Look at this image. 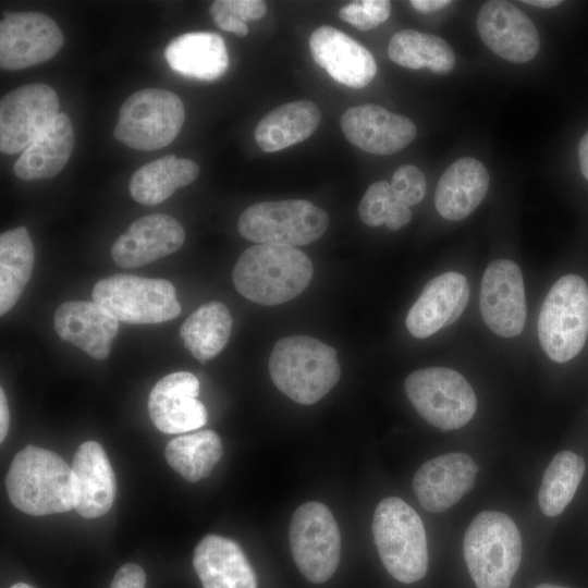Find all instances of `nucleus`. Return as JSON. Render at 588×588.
I'll list each match as a JSON object with an SVG mask.
<instances>
[{"label": "nucleus", "instance_id": "f257e3e1", "mask_svg": "<svg viewBox=\"0 0 588 588\" xmlns=\"http://www.w3.org/2000/svg\"><path fill=\"white\" fill-rule=\"evenodd\" d=\"M313 273V264L301 249L257 244L240 256L232 271V280L237 292L245 298L272 306L303 293Z\"/></svg>", "mask_w": 588, "mask_h": 588}, {"label": "nucleus", "instance_id": "f03ea898", "mask_svg": "<svg viewBox=\"0 0 588 588\" xmlns=\"http://www.w3.org/2000/svg\"><path fill=\"white\" fill-rule=\"evenodd\" d=\"M5 488L12 504L33 516L63 513L75 507L72 467L44 448L29 444L14 456Z\"/></svg>", "mask_w": 588, "mask_h": 588}, {"label": "nucleus", "instance_id": "7ed1b4c3", "mask_svg": "<svg viewBox=\"0 0 588 588\" xmlns=\"http://www.w3.org/2000/svg\"><path fill=\"white\" fill-rule=\"evenodd\" d=\"M268 367L274 385L303 405L321 400L341 375L336 351L306 335L280 339L270 354Z\"/></svg>", "mask_w": 588, "mask_h": 588}, {"label": "nucleus", "instance_id": "20e7f679", "mask_svg": "<svg viewBox=\"0 0 588 588\" xmlns=\"http://www.w3.org/2000/svg\"><path fill=\"white\" fill-rule=\"evenodd\" d=\"M463 554L477 588H510L522 560V537L514 520L483 511L464 536Z\"/></svg>", "mask_w": 588, "mask_h": 588}, {"label": "nucleus", "instance_id": "39448f33", "mask_svg": "<svg viewBox=\"0 0 588 588\" xmlns=\"http://www.w3.org/2000/svg\"><path fill=\"white\" fill-rule=\"evenodd\" d=\"M371 529L380 560L393 578L412 584L426 575V530L411 505L397 497L383 499L375 510Z\"/></svg>", "mask_w": 588, "mask_h": 588}, {"label": "nucleus", "instance_id": "423d86ee", "mask_svg": "<svg viewBox=\"0 0 588 588\" xmlns=\"http://www.w3.org/2000/svg\"><path fill=\"white\" fill-rule=\"evenodd\" d=\"M539 342L550 359L566 363L588 336V285L577 274L560 278L550 289L538 318Z\"/></svg>", "mask_w": 588, "mask_h": 588}, {"label": "nucleus", "instance_id": "0eeeda50", "mask_svg": "<svg viewBox=\"0 0 588 588\" xmlns=\"http://www.w3.org/2000/svg\"><path fill=\"white\" fill-rule=\"evenodd\" d=\"M329 223L324 210L304 199L257 203L240 216V234L258 244L304 246L320 238Z\"/></svg>", "mask_w": 588, "mask_h": 588}, {"label": "nucleus", "instance_id": "6e6552de", "mask_svg": "<svg viewBox=\"0 0 588 588\" xmlns=\"http://www.w3.org/2000/svg\"><path fill=\"white\" fill-rule=\"evenodd\" d=\"M184 119V105L177 95L159 88L142 89L121 106L114 137L133 149L157 150L175 139Z\"/></svg>", "mask_w": 588, "mask_h": 588}, {"label": "nucleus", "instance_id": "1a4fd4ad", "mask_svg": "<svg viewBox=\"0 0 588 588\" xmlns=\"http://www.w3.org/2000/svg\"><path fill=\"white\" fill-rule=\"evenodd\" d=\"M93 301L117 320L134 324L164 322L177 317L181 306L175 287L163 279L113 274L99 280Z\"/></svg>", "mask_w": 588, "mask_h": 588}, {"label": "nucleus", "instance_id": "9d476101", "mask_svg": "<svg viewBox=\"0 0 588 588\" xmlns=\"http://www.w3.org/2000/svg\"><path fill=\"white\" fill-rule=\"evenodd\" d=\"M405 392L418 414L443 431L462 428L477 409L471 385L450 368L430 367L413 371L405 380Z\"/></svg>", "mask_w": 588, "mask_h": 588}, {"label": "nucleus", "instance_id": "9b49d317", "mask_svg": "<svg viewBox=\"0 0 588 588\" xmlns=\"http://www.w3.org/2000/svg\"><path fill=\"white\" fill-rule=\"evenodd\" d=\"M290 546L299 572L314 584L327 581L341 554L340 530L331 511L320 502L298 506L290 524Z\"/></svg>", "mask_w": 588, "mask_h": 588}, {"label": "nucleus", "instance_id": "f8f14e48", "mask_svg": "<svg viewBox=\"0 0 588 588\" xmlns=\"http://www.w3.org/2000/svg\"><path fill=\"white\" fill-rule=\"evenodd\" d=\"M58 95L47 84L21 86L0 101V150L23 152L59 114Z\"/></svg>", "mask_w": 588, "mask_h": 588}, {"label": "nucleus", "instance_id": "ddd939ff", "mask_svg": "<svg viewBox=\"0 0 588 588\" xmlns=\"http://www.w3.org/2000/svg\"><path fill=\"white\" fill-rule=\"evenodd\" d=\"M64 44L57 23L39 12L10 13L0 23V66L16 71L52 59Z\"/></svg>", "mask_w": 588, "mask_h": 588}, {"label": "nucleus", "instance_id": "4468645a", "mask_svg": "<svg viewBox=\"0 0 588 588\" xmlns=\"http://www.w3.org/2000/svg\"><path fill=\"white\" fill-rule=\"evenodd\" d=\"M479 307L493 333L513 338L523 331L526 296L522 271L514 261L498 259L489 264L481 280Z\"/></svg>", "mask_w": 588, "mask_h": 588}, {"label": "nucleus", "instance_id": "2eb2a0df", "mask_svg": "<svg viewBox=\"0 0 588 588\" xmlns=\"http://www.w3.org/2000/svg\"><path fill=\"white\" fill-rule=\"evenodd\" d=\"M477 29L485 45L510 62H528L536 57L540 48V37L535 24L509 1L486 2L478 13Z\"/></svg>", "mask_w": 588, "mask_h": 588}, {"label": "nucleus", "instance_id": "dca6fc26", "mask_svg": "<svg viewBox=\"0 0 588 588\" xmlns=\"http://www.w3.org/2000/svg\"><path fill=\"white\" fill-rule=\"evenodd\" d=\"M199 381L191 372L177 371L161 378L151 389L148 412L163 433H184L207 422V411L197 400Z\"/></svg>", "mask_w": 588, "mask_h": 588}, {"label": "nucleus", "instance_id": "f3484780", "mask_svg": "<svg viewBox=\"0 0 588 588\" xmlns=\"http://www.w3.org/2000/svg\"><path fill=\"white\" fill-rule=\"evenodd\" d=\"M340 124L348 142L373 155L397 152L411 144L417 133L411 119L372 103L348 108Z\"/></svg>", "mask_w": 588, "mask_h": 588}, {"label": "nucleus", "instance_id": "a211bd4d", "mask_svg": "<svg viewBox=\"0 0 588 588\" xmlns=\"http://www.w3.org/2000/svg\"><path fill=\"white\" fill-rule=\"evenodd\" d=\"M478 466L466 453H448L425 462L413 479L421 506L432 513L456 504L474 486Z\"/></svg>", "mask_w": 588, "mask_h": 588}, {"label": "nucleus", "instance_id": "6ab92c4d", "mask_svg": "<svg viewBox=\"0 0 588 588\" xmlns=\"http://www.w3.org/2000/svg\"><path fill=\"white\" fill-rule=\"evenodd\" d=\"M185 231L166 213L142 217L130 224L111 247L113 261L123 268L148 265L181 248Z\"/></svg>", "mask_w": 588, "mask_h": 588}, {"label": "nucleus", "instance_id": "aec40b11", "mask_svg": "<svg viewBox=\"0 0 588 588\" xmlns=\"http://www.w3.org/2000/svg\"><path fill=\"white\" fill-rule=\"evenodd\" d=\"M309 47L315 62L340 84L351 88L367 86L377 73L372 54L343 32L323 25L313 32Z\"/></svg>", "mask_w": 588, "mask_h": 588}, {"label": "nucleus", "instance_id": "412c9836", "mask_svg": "<svg viewBox=\"0 0 588 588\" xmlns=\"http://www.w3.org/2000/svg\"><path fill=\"white\" fill-rule=\"evenodd\" d=\"M53 326L62 340L96 359L108 357L119 331V320L94 301L62 303L56 309Z\"/></svg>", "mask_w": 588, "mask_h": 588}, {"label": "nucleus", "instance_id": "4be33fe9", "mask_svg": "<svg viewBox=\"0 0 588 588\" xmlns=\"http://www.w3.org/2000/svg\"><path fill=\"white\" fill-rule=\"evenodd\" d=\"M72 470L75 485V510L85 518L105 515L112 506L117 480L103 448L86 441L76 450Z\"/></svg>", "mask_w": 588, "mask_h": 588}, {"label": "nucleus", "instance_id": "5701e85b", "mask_svg": "<svg viewBox=\"0 0 588 588\" xmlns=\"http://www.w3.org/2000/svg\"><path fill=\"white\" fill-rule=\"evenodd\" d=\"M193 566L203 588H257L253 567L241 547L219 535H207L196 546Z\"/></svg>", "mask_w": 588, "mask_h": 588}, {"label": "nucleus", "instance_id": "b1692460", "mask_svg": "<svg viewBox=\"0 0 588 588\" xmlns=\"http://www.w3.org/2000/svg\"><path fill=\"white\" fill-rule=\"evenodd\" d=\"M488 186L487 168L475 158H461L443 172L437 184L436 209L446 220H463L482 201Z\"/></svg>", "mask_w": 588, "mask_h": 588}, {"label": "nucleus", "instance_id": "393cba45", "mask_svg": "<svg viewBox=\"0 0 588 588\" xmlns=\"http://www.w3.org/2000/svg\"><path fill=\"white\" fill-rule=\"evenodd\" d=\"M467 286L465 275L458 272L450 271L431 279L406 316L408 332L415 338L425 339L450 326Z\"/></svg>", "mask_w": 588, "mask_h": 588}, {"label": "nucleus", "instance_id": "a878e982", "mask_svg": "<svg viewBox=\"0 0 588 588\" xmlns=\"http://www.w3.org/2000/svg\"><path fill=\"white\" fill-rule=\"evenodd\" d=\"M170 68L187 77L215 81L229 66V56L222 37L216 33L192 32L174 38L166 48Z\"/></svg>", "mask_w": 588, "mask_h": 588}, {"label": "nucleus", "instance_id": "bb28decb", "mask_svg": "<svg viewBox=\"0 0 588 588\" xmlns=\"http://www.w3.org/2000/svg\"><path fill=\"white\" fill-rule=\"evenodd\" d=\"M74 147V131L65 113L53 122L22 152L13 166L22 180H38L57 175L69 161Z\"/></svg>", "mask_w": 588, "mask_h": 588}, {"label": "nucleus", "instance_id": "cd10ccee", "mask_svg": "<svg viewBox=\"0 0 588 588\" xmlns=\"http://www.w3.org/2000/svg\"><path fill=\"white\" fill-rule=\"evenodd\" d=\"M318 107L309 100L284 103L267 113L255 128V139L261 150L275 152L301 143L317 130Z\"/></svg>", "mask_w": 588, "mask_h": 588}, {"label": "nucleus", "instance_id": "c85d7f7f", "mask_svg": "<svg viewBox=\"0 0 588 588\" xmlns=\"http://www.w3.org/2000/svg\"><path fill=\"white\" fill-rule=\"evenodd\" d=\"M198 174L195 161L168 155L140 167L132 175L128 189L135 201L154 206L168 199L179 187L194 182Z\"/></svg>", "mask_w": 588, "mask_h": 588}, {"label": "nucleus", "instance_id": "c756f323", "mask_svg": "<svg viewBox=\"0 0 588 588\" xmlns=\"http://www.w3.org/2000/svg\"><path fill=\"white\" fill-rule=\"evenodd\" d=\"M232 317L221 302H208L192 313L180 327V336L192 355L205 363L216 357L228 343Z\"/></svg>", "mask_w": 588, "mask_h": 588}, {"label": "nucleus", "instance_id": "7c9ffc66", "mask_svg": "<svg viewBox=\"0 0 588 588\" xmlns=\"http://www.w3.org/2000/svg\"><path fill=\"white\" fill-rule=\"evenodd\" d=\"M35 252L28 231L19 226L0 235V314H7L30 279Z\"/></svg>", "mask_w": 588, "mask_h": 588}, {"label": "nucleus", "instance_id": "2f4dec72", "mask_svg": "<svg viewBox=\"0 0 588 588\" xmlns=\"http://www.w3.org/2000/svg\"><path fill=\"white\" fill-rule=\"evenodd\" d=\"M388 53L401 66L412 70L428 68L436 74H446L455 64L453 49L444 39L414 29L395 33L390 39Z\"/></svg>", "mask_w": 588, "mask_h": 588}, {"label": "nucleus", "instance_id": "473e14b6", "mask_svg": "<svg viewBox=\"0 0 588 588\" xmlns=\"http://www.w3.org/2000/svg\"><path fill=\"white\" fill-rule=\"evenodd\" d=\"M168 464L188 482L207 477L222 456L217 432L203 430L172 439L166 446Z\"/></svg>", "mask_w": 588, "mask_h": 588}, {"label": "nucleus", "instance_id": "72a5a7b5", "mask_svg": "<svg viewBox=\"0 0 588 588\" xmlns=\"http://www.w3.org/2000/svg\"><path fill=\"white\" fill-rule=\"evenodd\" d=\"M585 461L571 451H561L548 465L538 492L541 512L560 515L569 504L585 474Z\"/></svg>", "mask_w": 588, "mask_h": 588}, {"label": "nucleus", "instance_id": "f704fd0d", "mask_svg": "<svg viewBox=\"0 0 588 588\" xmlns=\"http://www.w3.org/2000/svg\"><path fill=\"white\" fill-rule=\"evenodd\" d=\"M360 220L368 226L384 224L390 231H397L412 219L409 207L401 201L387 181L371 184L358 205Z\"/></svg>", "mask_w": 588, "mask_h": 588}, {"label": "nucleus", "instance_id": "c9c22d12", "mask_svg": "<svg viewBox=\"0 0 588 588\" xmlns=\"http://www.w3.org/2000/svg\"><path fill=\"white\" fill-rule=\"evenodd\" d=\"M209 12L219 28L245 37L248 34L245 22L261 19L267 12V4L261 0H217Z\"/></svg>", "mask_w": 588, "mask_h": 588}, {"label": "nucleus", "instance_id": "e433bc0d", "mask_svg": "<svg viewBox=\"0 0 588 588\" xmlns=\"http://www.w3.org/2000/svg\"><path fill=\"white\" fill-rule=\"evenodd\" d=\"M390 13L388 0H360L342 7L338 15L359 30H370L388 20Z\"/></svg>", "mask_w": 588, "mask_h": 588}, {"label": "nucleus", "instance_id": "4c0bfd02", "mask_svg": "<svg viewBox=\"0 0 588 588\" xmlns=\"http://www.w3.org/2000/svg\"><path fill=\"white\" fill-rule=\"evenodd\" d=\"M395 196L408 207L422 200L426 195V179L422 172L411 164L400 167L390 183Z\"/></svg>", "mask_w": 588, "mask_h": 588}, {"label": "nucleus", "instance_id": "58836bf2", "mask_svg": "<svg viewBox=\"0 0 588 588\" xmlns=\"http://www.w3.org/2000/svg\"><path fill=\"white\" fill-rule=\"evenodd\" d=\"M144 569L134 563L122 565L115 573L110 588H145Z\"/></svg>", "mask_w": 588, "mask_h": 588}, {"label": "nucleus", "instance_id": "ea45409f", "mask_svg": "<svg viewBox=\"0 0 588 588\" xmlns=\"http://www.w3.org/2000/svg\"><path fill=\"white\" fill-rule=\"evenodd\" d=\"M10 425V412L4 390H0V441L7 437Z\"/></svg>", "mask_w": 588, "mask_h": 588}, {"label": "nucleus", "instance_id": "a19ab883", "mask_svg": "<svg viewBox=\"0 0 588 588\" xmlns=\"http://www.w3.org/2000/svg\"><path fill=\"white\" fill-rule=\"evenodd\" d=\"M411 5L422 13H429L448 7L452 2L450 0H412Z\"/></svg>", "mask_w": 588, "mask_h": 588}, {"label": "nucleus", "instance_id": "79ce46f5", "mask_svg": "<svg viewBox=\"0 0 588 588\" xmlns=\"http://www.w3.org/2000/svg\"><path fill=\"white\" fill-rule=\"evenodd\" d=\"M578 157L581 173L588 181V132L581 137L579 142Z\"/></svg>", "mask_w": 588, "mask_h": 588}, {"label": "nucleus", "instance_id": "37998d69", "mask_svg": "<svg viewBox=\"0 0 588 588\" xmlns=\"http://www.w3.org/2000/svg\"><path fill=\"white\" fill-rule=\"evenodd\" d=\"M522 2L542 9L554 8L562 3L560 0H523Z\"/></svg>", "mask_w": 588, "mask_h": 588}, {"label": "nucleus", "instance_id": "c03bdc74", "mask_svg": "<svg viewBox=\"0 0 588 588\" xmlns=\"http://www.w3.org/2000/svg\"><path fill=\"white\" fill-rule=\"evenodd\" d=\"M535 588H569V587H563V586H558V585H552V584L544 583V584H540V585L536 586Z\"/></svg>", "mask_w": 588, "mask_h": 588}, {"label": "nucleus", "instance_id": "a18cd8bd", "mask_svg": "<svg viewBox=\"0 0 588 588\" xmlns=\"http://www.w3.org/2000/svg\"><path fill=\"white\" fill-rule=\"evenodd\" d=\"M10 588H34V587L25 583H17V584L12 585Z\"/></svg>", "mask_w": 588, "mask_h": 588}]
</instances>
